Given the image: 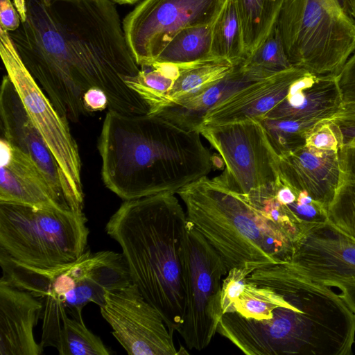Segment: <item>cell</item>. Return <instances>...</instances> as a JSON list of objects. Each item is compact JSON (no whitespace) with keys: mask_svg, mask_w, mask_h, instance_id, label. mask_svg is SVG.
I'll list each match as a JSON object with an SVG mask.
<instances>
[{"mask_svg":"<svg viewBox=\"0 0 355 355\" xmlns=\"http://www.w3.org/2000/svg\"><path fill=\"white\" fill-rule=\"evenodd\" d=\"M0 24L8 33L17 30L21 24L19 15L10 0H0Z\"/></svg>","mask_w":355,"mask_h":355,"instance_id":"35","label":"cell"},{"mask_svg":"<svg viewBox=\"0 0 355 355\" xmlns=\"http://www.w3.org/2000/svg\"><path fill=\"white\" fill-rule=\"evenodd\" d=\"M306 72L304 69L293 67L248 85L210 110L205 116L202 125L264 117L286 97L291 84Z\"/></svg>","mask_w":355,"mask_h":355,"instance_id":"18","label":"cell"},{"mask_svg":"<svg viewBox=\"0 0 355 355\" xmlns=\"http://www.w3.org/2000/svg\"><path fill=\"white\" fill-rule=\"evenodd\" d=\"M198 131L216 150L225 166L215 180L241 196L275 189L279 157L259 119L202 125Z\"/></svg>","mask_w":355,"mask_h":355,"instance_id":"10","label":"cell"},{"mask_svg":"<svg viewBox=\"0 0 355 355\" xmlns=\"http://www.w3.org/2000/svg\"><path fill=\"white\" fill-rule=\"evenodd\" d=\"M272 75L243 62L234 65L223 78L196 93L168 102L150 114L159 116L185 130L198 131L210 110L240 89Z\"/></svg>","mask_w":355,"mask_h":355,"instance_id":"19","label":"cell"},{"mask_svg":"<svg viewBox=\"0 0 355 355\" xmlns=\"http://www.w3.org/2000/svg\"><path fill=\"white\" fill-rule=\"evenodd\" d=\"M52 0H43L46 5H49Z\"/></svg>","mask_w":355,"mask_h":355,"instance_id":"40","label":"cell"},{"mask_svg":"<svg viewBox=\"0 0 355 355\" xmlns=\"http://www.w3.org/2000/svg\"><path fill=\"white\" fill-rule=\"evenodd\" d=\"M83 211L0 202V253L35 268L77 260L87 250Z\"/></svg>","mask_w":355,"mask_h":355,"instance_id":"7","label":"cell"},{"mask_svg":"<svg viewBox=\"0 0 355 355\" xmlns=\"http://www.w3.org/2000/svg\"><path fill=\"white\" fill-rule=\"evenodd\" d=\"M212 24L180 31L164 47L155 62L181 66L216 58L211 52Z\"/></svg>","mask_w":355,"mask_h":355,"instance_id":"26","label":"cell"},{"mask_svg":"<svg viewBox=\"0 0 355 355\" xmlns=\"http://www.w3.org/2000/svg\"><path fill=\"white\" fill-rule=\"evenodd\" d=\"M283 295L284 304L270 318L223 313L217 333L248 355H313L318 323L315 309L303 298Z\"/></svg>","mask_w":355,"mask_h":355,"instance_id":"8","label":"cell"},{"mask_svg":"<svg viewBox=\"0 0 355 355\" xmlns=\"http://www.w3.org/2000/svg\"><path fill=\"white\" fill-rule=\"evenodd\" d=\"M0 202L35 208L71 210L53 189L38 165L1 137Z\"/></svg>","mask_w":355,"mask_h":355,"instance_id":"16","label":"cell"},{"mask_svg":"<svg viewBox=\"0 0 355 355\" xmlns=\"http://www.w3.org/2000/svg\"><path fill=\"white\" fill-rule=\"evenodd\" d=\"M200 135L157 115L108 110L98 143L103 182L124 201L177 193L212 168Z\"/></svg>","mask_w":355,"mask_h":355,"instance_id":"2","label":"cell"},{"mask_svg":"<svg viewBox=\"0 0 355 355\" xmlns=\"http://www.w3.org/2000/svg\"><path fill=\"white\" fill-rule=\"evenodd\" d=\"M255 268L230 269L222 283L223 314L235 313L253 320L270 318L275 309L284 304V295L276 290L248 280Z\"/></svg>","mask_w":355,"mask_h":355,"instance_id":"22","label":"cell"},{"mask_svg":"<svg viewBox=\"0 0 355 355\" xmlns=\"http://www.w3.org/2000/svg\"><path fill=\"white\" fill-rule=\"evenodd\" d=\"M0 55L24 107L55 158L78 203L84 208L81 161L68 120L28 71L8 32L0 28Z\"/></svg>","mask_w":355,"mask_h":355,"instance_id":"11","label":"cell"},{"mask_svg":"<svg viewBox=\"0 0 355 355\" xmlns=\"http://www.w3.org/2000/svg\"><path fill=\"white\" fill-rule=\"evenodd\" d=\"M243 31L245 60L277 25L284 0H234Z\"/></svg>","mask_w":355,"mask_h":355,"instance_id":"24","label":"cell"},{"mask_svg":"<svg viewBox=\"0 0 355 355\" xmlns=\"http://www.w3.org/2000/svg\"><path fill=\"white\" fill-rule=\"evenodd\" d=\"M114 3L119 4H134L139 1L140 0H111Z\"/></svg>","mask_w":355,"mask_h":355,"instance_id":"39","label":"cell"},{"mask_svg":"<svg viewBox=\"0 0 355 355\" xmlns=\"http://www.w3.org/2000/svg\"><path fill=\"white\" fill-rule=\"evenodd\" d=\"M150 69H141L135 77L125 80V84L136 92L149 107L148 114H153L164 102L180 72L178 66L173 64L154 62Z\"/></svg>","mask_w":355,"mask_h":355,"instance_id":"28","label":"cell"},{"mask_svg":"<svg viewBox=\"0 0 355 355\" xmlns=\"http://www.w3.org/2000/svg\"><path fill=\"white\" fill-rule=\"evenodd\" d=\"M344 104L355 103V51L336 76Z\"/></svg>","mask_w":355,"mask_h":355,"instance_id":"34","label":"cell"},{"mask_svg":"<svg viewBox=\"0 0 355 355\" xmlns=\"http://www.w3.org/2000/svg\"><path fill=\"white\" fill-rule=\"evenodd\" d=\"M41 300L29 292L0 280V355H40L34 336L41 319Z\"/></svg>","mask_w":355,"mask_h":355,"instance_id":"20","label":"cell"},{"mask_svg":"<svg viewBox=\"0 0 355 355\" xmlns=\"http://www.w3.org/2000/svg\"><path fill=\"white\" fill-rule=\"evenodd\" d=\"M184 270L186 308L176 331L189 349L201 351L217 333L223 315L222 278L229 270L222 256L189 220Z\"/></svg>","mask_w":355,"mask_h":355,"instance_id":"9","label":"cell"},{"mask_svg":"<svg viewBox=\"0 0 355 355\" xmlns=\"http://www.w3.org/2000/svg\"><path fill=\"white\" fill-rule=\"evenodd\" d=\"M343 106L335 76H318L307 71L291 84L286 97L264 117L300 121L331 119Z\"/></svg>","mask_w":355,"mask_h":355,"instance_id":"21","label":"cell"},{"mask_svg":"<svg viewBox=\"0 0 355 355\" xmlns=\"http://www.w3.org/2000/svg\"><path fill=\"white\" fill-rule=\"evenodd\" d=\"M339 155L340 178L327 209L328 221L355 240V143L345 144Z\"/></svg>","mask_w":355,"mask_h":355,"instance_id":"23","label":"cell"},{"mask_svg":"<svg viewBox=\"0 0 355 355\" xmlns=\"http://www.w3.org/2000/svg\"><path fill=\"white\" fill-rule=\"evenodd\" d=\"M211 52L214 58L233 65L245 60L243 31L234 0H225L211 26Z\"/></svg>","mask_w":355,"mask_h":355,"instance_id":"25","label":"cell"},{"mask_svg":"<svg viewBox=\"0 0 355 355\" xmlns=\"http://www.w3.org/2000/svg\"><path fill=\"white\" fill-rule=\"evenodd\" d=\"M55 348L60 355H110L111 353L100 337L87 328L83 320L69 315L63 320Z\"/></svg>","mask_w":355,"mask_h":355,"instance_id":"29","label":"cell"},{"mask_svg":"<svg viewBox=\"0 0 355 355\" xmlns=\"http://www.w3.org/2000/svg\"><path fill=\"white\" fill-rule=\"evenodd\" d=\"M21 19L9 35L23 63L58 112L78 122L89 114L85 93L98 87L108 110L146 114L145 101L125 80L141 69L111 0H14Z\"/></svg>","mask_w":355,"mask_h":355,"instance_id":"1","label":"cell"},{"mask_svg":"<svg viewBox=\"0 0 355 355\" xmlns=\"http://www.w3.org/2000/svg\"><path fill=\"white\" fill-rule=\"evenodd\" d=\"M225 1H141L122 23L127 44L137 64L149 67L182 29L211 24Z\"/></svg>","mask_w":355,"mask_h":355,"instance_id":"12","label":"cell"},{"mask_svg":"<svg viewBox=\"0 0 355 355\" xmlns=\"http://www.w3.org/2000/svg\"><path fill=\"white\" fill-rule=\"evenodd\" d=\"M188 219L178 199L162 193L125 200L107 234L120 245L132 282L173 335L186 308L184 250Z\"/></svg>","mask_w":355,"mask_h":355,"instance_id":"3","label":"cell"},{"mask_svg":"<svg viewBox=\"0 0 355 355\" xmlns=\"http://www.w3.org/2000/svg\"><path fill=\"white\" fill-rule=\"evenodd\" d=\"M234 66L229 61L220 58H211L193 64L178 66L179 75L161 106L196 93L223 78L233 69Z\"/></svg>","mask_w":355,"mask_h":355,"instance_id":"27","label":"cell"},{"mask_svg":"<svg viewBox=\"0 0 355 355\" xmlns=\"http://www.w3.org/2000/svg\"><path fill=\"white\" fill-rule=\"evenodd\" d=\"M289 266L309 279L340 290L355 314V240L329 221L308 226L300 234Z\"/></svg>","mask_w":355,"mask_h":355,"instance_id":"13","label":"cell"},{"mask_svg":"<svg viewBox=\"0 0 355 355\" xmlns=\"http://www.w3.org/2000/svg\"><path fill=\"white\" fill-rule=\"evenodd\" d=\"M187 219L222 256L228 270L289 261L296 241L241 195L207 176L180 189Z\"/></svg>","mask_w":355,"mask_h":355,"instance_id":"4","label":"cell"},{"mask_svg":"<svg viewBox=\"0 0 355 355\" xmlns=\"http://www.w3.org/2000/svg\"><path fill=\"white\" fill-rule=\"evenodd\" d=\"M280 179L296 191H306L327 209L338 187L339 152L304 146L278 159Z\"/></svg>","mask_w":355,"mask_h":355,"instance_id":"17","label":"cell"},{"mask_svg":"<svg viewBox=\"0 0 355 355\" xmlns=\"http://www.w3.org/2000/svg\"><path fill=\"white\" fill-rule=\"evenodd\" d=\"M0 116L1 137L28 155L38 165L57 194L73 211H83L8 75L3 77L1 85Z\"/></svg>","mask_w":355,"mask_h":355,"instance_id":"15","label":"cell"},{"mask_svg":"<svg viewBox=\"0 0 355 355\" xmlns=\"http://www.w3.org/2000/svg\"><path fill=\"white\" fill-rule=\"evenodd\" d=\"M277 28L293 67L336 76L355 51V21L340 0H284Z\"/></svg>","mask_w":355,"mask_h":355,"instance_id":"6","label":"cell"},{"mask_svg":"<svg viewBox=\"0 0 355 355\" xmlns=\"http://www.w3.org/2000/svg\"><path fill=\"white\" fill-rule=\"evenodd\" d=\"M243 64L272 74L293 67L284 51L277 26Z\"/></svg>","mask_w":355,"mask_h":355,"instance_id":"31","label":"cell"},{"mask_svg":"<svg viewBox=\"0 0 355 355\" xmlns=\"http://www.w3.org/2000/svg\"><path fill=\"white\" fill-rule=\"evenodd\" d=\"M259 120L263 125L268 139L279 157L304 146L309 130L319 121L272 119L266 117Z\"/></svg>","mask_w":355,"mask_h":355,"instance_id":"30","label":"cell"},{"mask_svg":"<svg viewBox=\"0 0 355 355\" xmlns=\"http://www.w3.org/2000/svg\"><path fill=\"white\" fill-rule=\"evenodd\" d=\"M333 120L338 124L340 128L344 144L350 141L355 143V120Z\"/></svg>","mask_w":355,"mask_h":355,"instance_id":"37","label":"cell"},{"mask_svg":"<svg viewBox=\"0 0 355 355\" xmlns=\"http://www.w3.org/2000/svg\"><path fill=\"white\" fill-rule=\"evenodd\" d=\"M305 146L339 152L344 146V142L338 124L333 119L319 121L309 130Z\"/></svg>","mask_w":355,"mask_h":355,"instance_id":"33","label":"cell"},{"mask_svg":"<svg viewBox=\"0 0 355 355\" xmlns=\"http://www.w3.org/2000/svg\"><path fill=\"white\" fill-rule=\"evenodd\" d=\"M293 191L295 199L287 205H281L300 232L309 225L328 221L325 207L313 200L306 191Z\"/></svg>","mask_w":355,"mask_h":355,"instance_id":"32","label":"cell"},{"mask_svg":"<svg viewBox=\"0 0 355 355\" xmlns=\"http://www.w3.org/2000/svg\"><path fill=\"white\" fill-rule=\"evenodd\" d=\"M83 103L89 114L103 110L108 107L105 93L98 87H91L85 93Z\"/></svg>","mask_w":355,"mask_h":355,"instance_id":"36","label":"cell"},{"mask_svg":"<svg viewBox=\"0 0 355 355\" xmlns=\"http://www.w3.org/2000/svg\"><path fill=\"white\" fill-rule=\"evenodd\" d=\"M100 311L128 354H180L163 318L132 282L106 291Z\"/></svg>","mask_w":355,"mask_h":355,"instance_id":"14","label":"cell"},{"mask_svg":"<svg viewBox=\"0 0 355 355\" xmlns=\"http://www.w3.org/2000/svg\"><path fill=\"white\" fill-rule=\"evenodd\" d=\"M0 266L1 281L42 302L43 348L56 347L66 316L83 320L82 311L88 303L100 307L106 291L132 282L123 254L110 250L87 249L77 260L50 268L31 267L0 253Z\"/></svg>","mask_w":355,"mask_h":355,"instance_id":"5","label":"cell"},{"mask_svg":"<svg viewBox=\"0 0 355 355\" xmlns=\"http://www.w3.org/2000/svg\"><path fill=\"white\" fill-rule=\"evenodd\" d=\"M349 15L355 21V0H340Z\"/></svg>","mask_w":355,"mask_h":355,"instance_id":"38","label":"cell"}]
</instances>
